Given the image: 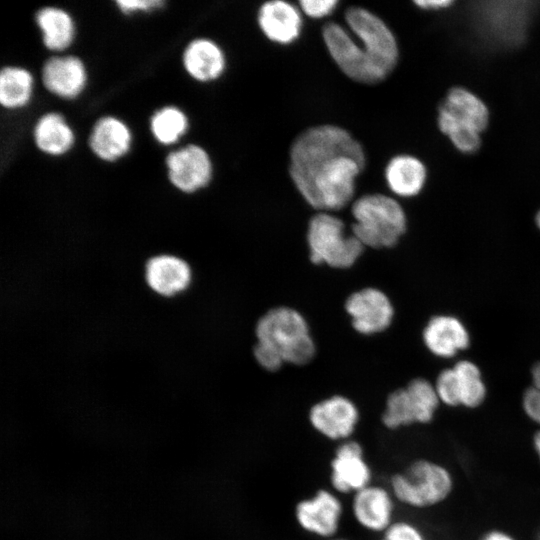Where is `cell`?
Listing matches in <instances>:
<instances>
[{
	"label": "cell",
	"instance_id": "22",
	"mask_svg": "<svg viewBox=\"0 0 540 540\" xmlns=\"http://www.w3.org/2000/svg\"><path fill=\"white\" fill-rule=\"evenodd\" d=\"M34 140L37 147L48 154H63L73 144L74 136L61 115L48 113L35 125Z\"/></svg>",
	"mask_w": 540,
	"mask_h": 540
},
{
	"label": "cell",
	"instance_id": "1",
	"mask_svg": "<svg viewBox=\"0 0 540 540\" xmlns=\"http://www.w3.org/2000/svg\"><path fill=\"white\" fill-rule=\"evenodd\" d=\"M362 144L346 129L322 124L299 133L289 149V175L305 202L317 212L346 207L364 170Z\"/></svg>",
	"mask_w": 540,
	"mask_h": 540
},
{
	"label": "cell",
	"instance_id": "17",
	"mask_svg": "<svg viewBox=\"0 0 540 540\" xmlns=\"http://www.w3.org/2000/svg\"><path fill=\"white\" fill-rule=\"evenodd\" d=\"M191 279L189 264L177 256L157 255L146 262V283L158 295L171 297L181 293L190 285Z\"/></svg>",
	"mask_w": 540,
	"mask_h": 540
},
{
	"label": "cell",
	"instance_id": "32",
	"mask_svg": "<svg viewBox=\"0 0 540 540\" xmlns=\"http://www.w3.org/2000/svg\"><path fill=\"white\" fill-rule=\"evenodd\" d=\"M116 4L124 13H130L136 10H148L163 4L158 0H117Z\"/></svg>",
	"mask_w": 540,
	"mask_h": 540
},
{
	"label": "cell",
	"instance_id": "24",
	"mask_svg": "<svg viewBox=\"0 0 540 540\" xmlns=\"http://www.w3.org/2000/svg\"><path fill=\"white\" fill-rule=\"evenodd\" d=\"M32 91V76L22 68L5 67L0 73V103L6 108L25 105Z\"/></svg>",
	"mask_w": 540,
	"mask_h": 540
},
{
	"label": "cell",
	"instance_id": "10",
	"mask_svg": "<svg viewBox=\"0 0 540 540\" xmlns=\"http://www.w3.org/2000/svg\"><path fill=\"white\" fill-rule=\"evenodd\" d=\"M310 426L331 441L351 439L359 421L360 411L352 399L334 394L314 403L308 410Z\"/></svg>",
	"mask_w": 540,
	"mask_h": 540
},
{
	"label": "cell",
	"instance_id": "9",
	"mask_svg": "<svg viewBox=\"0 0 540 540\" xmlns=\"http://www.w3.org/2000/svg\"><path fill=\"white\" fill-rule=\"evenodd\" d=\"M351 327L363 336H374L387 330L394 318V307L381 289L367 286L353 291L344 301Z\"/></svg>",
	"mask_w": 540,
	"mask_h": 540
},
{
	"label": "cell",
	"instance_id": "31",
	"mask_svg": "<svg viewBox=\"0 0 540 540\" xmlns=\"http://www.w3.org/2000/svg\"><path fill=\"white\" fill-rule=\"evenodd\" d=\"M456 2L457 0H414L412 4L422 12L435 14L451 9Z\"/></svg>",
	"mask_w": 540,
	"mask_h": 540
},
{
	"label": "cell",
	"instance_id": "2",
	"mask_svg": "<svg viewBox=\"0 0 540 540\" xmlns=\"http://www.w3.org/2000/svg\"><path fill=\"white\" fill-rule=\"evenodd\" d=\"M344 18L359 43L339 23H326L322 38L332 60L353 81L362 84L384 81L400 59L395 34L379 16L363 7H349Z\"/></svg>",
	"mask_w": 540,
	"mask_h": 540
},
{
	"label": "cell",
	"instance_id": "13",
	"mask_svg": "<svg viewBox=\"0 0 540 540\" xmlns=\"http://www.w3.org/2000/svg\"><path fill=\"white\" fill-rule=\"evenodd\" d=\"M395 501L390 489L371 483L353 494L351 513L361 528L382 534L395 521Z\"/></svg>",
	"mask_w": 540,
	"mask_h": 540
},
{
	"label": "cell",
	"instance_id": "36",
	"mask_svg": "<svg viewBox=\"0 0 540 540\" xmlns=\"http://www.w3.org/2000/svg\"><path fill=\"white\" fill-rule=\"evenodd\" d=\"M535 223H536L538 229L540 230V209L537 211V213L535 215Z\"/></svg>",
	"mask_w": 540,
	"mask_h": 540
},
{
	"label": "cell",
	"instance_id": "23",
	"mask_svg": "<svg viewBox=\"0 0 540 540\" xmlns=\"http://www.w3.org/2000/svg\"><path fill=\"white\" fill-rule=\"evenodd\" d=\"M36 22L43 32V42L51 50H64L74 35L71 17L64 10L45 7L36 14Z\"/></svg>",
	"mask_w": 540,
	"mask_h": 540
},
{
	"label": "cell",
	"instance_id": "34",
	"mask_svg": "<svg viewBox=\"0 0 540 540\" xmlns=\"http://www.w3.org/2000/svg\"><path fill=\"white\" fill-rule=\"evenodd\" d=\"M532 446L540 464V428L533 435Z\"/></svg>",
	"mask_w": 540,
	"mask_h": 540
},
{
	"label": "cell",
	"instance_id": "15",
	"mask_svg": "<svg viewBox=\"0 0 540 540\" xmlns=\"http://www.w3.org/2000/svg\"><path fill=\"white\" fill-rule=\"evenodd\" d=\"M257 22L267 39L281 45L297 40L303 23L299 9L283 0L264 2L258 9Z\"/></svg>",
	"mask_w": 540,
	"mask_h": 540
},
{
	"label": "cell",
	"instance_id": "35",
	"mask_svg": "<svg viewBox=\"0 0 540 540\" xmlns=\"http://www.w3.org/2000/svg\"><path fill=\"white\" fill-rule=\"evenodd\" d=\"M533 387L540 390V363L536 364L532 369Z\"/></svg>",
	"mask_w": 540,
	"mask_h": 540
},
{
	"label": "cell",
	"instance_id": "26",
	"mask_svg": "<svg viewBox=\"0 0 540 540\" xmlns=\"http://www.w3.org/2000/svg\"><path fill=\"white\" fill-rule=\"evenodd\" d=\"M187 118L176 107H164L151 118V130L155 138L162 144H171L185 133Z\"/></svg>",
	"mask_w": 540,
	"mask_h": 540
},
{
	"label": "cell",
	"instance_id": "4",
	"mask_svg": "<svg viewBox=\"0 0 540 540\" xmlns=\"http://www.w3.org/2000/svg\"><path fill=\"white\" fill-rule=\"evenodd\" d=\"M490 121L491 112L486 101L460 84L452 85L437 105L439 132L463 155H473L480 150Z\"/></svg>",
	"mask_w": 540,
	"mask_h": 540
},
{
	"label": "cell",
	"instance_id": "11",
	"mask_svg": "<svg viewBox=\"0 0 540 540\" xmlns=\"http://www.w3.org/2000/svg\"><path fill=\"white\" fill-rule=\"evenodd\" d=\"M343 515L342 501L333 490L320 488L311 497L299 500L294 507L298 526L319 538L334 537Z\"/></svg>",
	"mask_w": 540,
	"mask_h": 540
},
{
	"label": "cell",
	"instance_id": "30",
	"mask_svg": "<svg viewBox=\"0 0 540 540\" xmlns=\"http://www.w3.org/2000/svg\"><path fill=\"white\" fill-rule=\"evenodd\" d=\"M522 407L528 418L540 428V390L528 388L522 398Z\"/></svg>",
	"mask_w": 540,
	"mask_h": 540
},
{
	"label": "cell",
	"instance_id": "12",
	"mask_svg": "<svg viewBox=\"0 0 540 540\" xmlns=\"http://www.w3.org/2000/svg\"><path fill=\"white\" fill-rule=\"evenodd\" d=\"M372 470L360 442H341L330 461V484L337 494H354L370 485Z\"/></svg>",
	"mask_w": 540,
	"mask_h": 540
},
{
	"label": "cell",
	"instance_id": "29",
	"mask_svg": "<svg viewBox=\"0 0 540 540\" xmlns=\"http://www.w3.org/2000/svg\"><path fill=\"white\" fill-rule=\"evenodd\" d=\"M338 5L337 0H301L299 6L303 13L313 19L330 15Z\"/></svg>",
	"mask_w": 540,
	"mask_h": 540
},
{
	"label": "cell",
	"instance_id": "25",
	"mask_svg": "<svg viewBox=\"0 0 540 540\" xmlns=\"http://www.w3.org/2000/svg\"><path fill=\"white\" fill-rule=\"evenodd\" d=\"M459 385L460 406L476 408L486 397V387L478 367L467 360L459 361L453 367Z\"/></svg>",
	"mask_w": 540,
	"mask_h": 540
},
{
	"label": "cell",
	"instance_id": "14",
	"mask_svg": "<svg viewBox=\"0 0 540 540\" xmlns=\"http://www.w3.org/2000/svg\"><path fill=\"white\" fill-rule=\"evenodd\" d=\"M172 184L187 193L208 185L212 177V163L207 152L190 144L171 152L166 159Z\"/></svg>",
	"mask_w": 540,
	"mask_h": 540
},
{
	"label": "cell",
	"instance_id": "7",
	"mask_svg": "<svg viewBox=\"0 0 540 540\" xmlns=\"http://www.w3.org/2000/svg\"><path fill=\"white\" fill-rule=\"evenodd\" d=\"M306 244L311 264L341 271L354 266L365 251L352 233L347 234L345 222L328 212H317L310 217Z\"/></svg>",
	"mask_w": 540,
	"mask_h": 540
},
{
	"label": "cell",
	"instance_id": "28",
	"mask_svg": "<svg viewBox=\"0 0 540 540\" xmlns=\"http://www.w3.org/2000/svg\"><path fill=\"white\" fill-rule=\"evenodd\" d=\"M381 540H427V537L416 524L397 520L382 533Z\"/></svg>",
	"mask_w": 540,
	"mask_h": 540
},
{
	"label": "cell",
	"instance_id": "27",
	"mask_svg": "<svg viewBox=\"0 0 540 540\" xmlns=\"http://www.w3.org/2000/svg\"><path fill=\"white\" fill-rule=\"evenodd\" d=\"M435 389L441 402L451 407L460 406L458 378L453 368L439 374Z\"/></svg>",
	"mask_w": 540,
	"mask_h": 540
},
{
	"label": "cell",
	"instance_id": "37",
	"mask_svg": "<svg viewBox=\"0 0 540 540\" xmlns=\"http://www.w3.org/2000/svg\"><path fill=\"white\" fill-rule=\"evenodd\" d=\"M535 5H536V1H535ZM534 11H535V7H534ZM532 18H534V12H533ZM532 25H534V21H533V20H532V22H531V26H532Z\"/></svg>",
	"mask_w": 540,
	"mask_h": 540
},
{
	"label": "cell",
	"instance_id": "16",
	"mask_svg": "<svg viewBox=\"0 0 540 540\" xmlns=\"http://www.w3.org/2000/svg\"><path fill=\"white\" fill-rule=\"evenodd\" d=\"M384 177L394 195L405 199L414 198L424 192L429 179V170L421 158L402 153L388 161Z\"/></svg>",
	"mask_w": 540,
	"mask_h": 540
},
{
	"label": "cell",
	"instance_id": "5",
	"mask_svg": "<svg viewBox=\"0 0 540 540\" xmlns=\"http://www.w3.org/2000/svg\"><path fill=\"white\" fill-rule=\"evenodd\" d=\"M351 233L365 248H392L407 231L408 219L402 205L382 193L365 194L351 206Z\"/></svg>",
	"mask_w": 540,
	"mask_h": 540
},
{
	"label": "cell",
	"instance_id": "39",
	"mask_svg": "<svg viewBox=\"0 0 540 540\" xmlns=\"http://www.w3.org/2000/svg\"><path fill=\"white\" fill-rule=\"evenodd\" d=\"M332 540H347V539H342V538H335V539H332Z\"/></svg>",
	"mask_w": 540,
	"mask_h": 540
},
{
	"label": "cell",
	"instance_id": "19",
	"mask_svg": "<svg viewBox=\"0 0 540 540\" xmlns=\"http://www.w3.org/2000/svg\"><path fill=\"white\" fill-rule=\"evenodd\" d=\"M423 341L430 352L448 358L469 345V334L457 318L439 315L431 318L425 326Z\"/></svg>",
	"mask_w": 540,
	"mask_h": 540
},
{
	"label": "cell",
	"instance_id": "33",
	"mask_svg": "<svg viewBox=\"0 0 540 540\" xmlns=\"http://www.w3.org/2000/svg\"><path fill=\"white\" fill-rule=\"evenodd\" d=\"M480 540H517L514 536L500 529H492L485 532Z\"/></svg>",
	"mask_w": 540,
	"mask_h": 540
},
{
	"label": "cell",
	"instance_id": "3",
	"mask_svg": "<svg viewBox=\"0 0 540 540\" xmlns=\"http://www.w3.org/2000/svg\"><path fill=\"white\" fill-rule=\"evenodd\" d=\"M253 357L260 368L278 372L285 364L305 366L317 353L316 343L304 315L288 305L265 311L255 324Z\"/></svg>",
	"mask_w": 540,
	"mask_h": 540
},
{
	"label": "cell",
	"instance_id": "6",
	"mask_svg": "<svg viewBox=\"0 0 540 540\" xmlns=\"http://www.w3.org/2000/svg\"><path fill=\"white\" fill-rule=\"evenodd\" d=\"M454 489L451 471L442 463L419 458L390 479L395 500L413 509H427L443 503Z\"/></svg>",
	"mask_w": 540,
	"mask_h": 540
},
{
	"label": "cell",
	"instance_id": "20",
	"mask_svg": "<svg viewBox=\"0 0 540 540\" xmlns=\"http://www.w3.org/2000/svg\"><path fill=\"white\" fill-rule=\"evenodd\" d=\"M186 71L196 80L207 82L217 79L225 69L226 61L221 48L212 40L195 39L183 55Z\"/></svg>",
	"mask_w": 540,
	"mask_h": 540
},
{
	"label": "cell",
	"instance_id": "21",
	"mask_svg": "<svg viewBox=\"0 0 540 540\" xmlns=\"http://www.w3.org/2000/svg\"><path fill=\"white\" fill-rule=\"evenodd\" d=\"M130 140L129 129L122 121L103 117L94 125L89 145L99 158L113 161L128 151Z\"/></svg>",
	"mask_w": 540,
	"mask_h": 540
},
{
	"label": "cell",
	"instance_id": "8",
	"mask_svg": "<svg viewBox=\"0 0 540 540\" xmlns=\"http://www.w3.org/2000/svg\"><path fill=\"white\" fill-rule=\"evenodd\" d=\"M439 402L435 386L423 378L412 379L387 395L381 423L388 430L430 423Z\"/></svg>",
	"mask_w": 540,
	"mask_h": 540
},
{
	"label": "cell",
	"instance_id": "18",
	"mask_svg": "<svg viewBox=\"0 0 540 540\" xmlns=\"http://www.w3.org/2000/svg\"><path fill=\"white\" fill-rule=\"evenodd\" d=\"M42 81L46 89L53 94L73 98L84 88V65L75 56L51 57L43 65Z\"/></svg>",
	"mask_w": 540,
	"mask_h": 540
},
{
	"label": "cell",
	"instance_id": "38",
	"mask_svg": "<svg viewBox=\"0 0 540 540\" xmlns=\"http://www.w3.org/2000/svg\"><path fill=\"white\" fill-rule=\"evenodd\" d=\"M536 540H540V531L538 532V535H537V539Z\"/></svg>",
	"mask_w": 540,
	"mask_h": 540
}]
</instances>
